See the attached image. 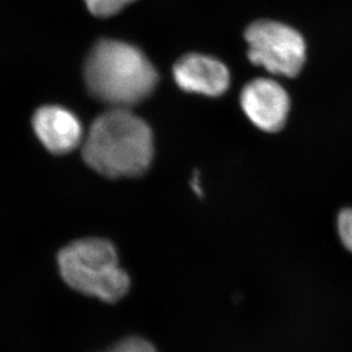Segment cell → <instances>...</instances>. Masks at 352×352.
Returning <instances> with one entry per match:
<instances>
[{
	"mask_svg": "<svg viewBox=\"0 0 352 352\" xmlns=\"http://www.w3.org/2000/svg\"><path fill=\"white\" fill-rule=\"evenodd\" d=\"M338 234L346 250L352 253V208H344L338 215Z\"/></svg>",
	"mask_w": 352,
	"mask_h": 352,
	"instance_id": "cell-10",
	"label": "cell"
},
{
	"mask_svg": "<svg viewBox=\"0 0 352 352\" xmlns=\"http://www.w3.org/2000/svg\"><path fill=\"white\" fill-rule=\"evenodd\" d=\"M32 127L45 148L54 155H65L78 148L84 138L79 119L60 105H45L32 117Z\"/></svg>",
	"mask_w": 352,
	"mask_h": 352,
	"instance_id": "cell-7",
	"label": "cell"
},
{
	"mask_svg": "<svg viewBox=\"0 0 352 352\" xmlns=\"http://www.w3.org/2000/svg\"><path fill=\"white\" fill-rule=\"evenodd\" d=\"M248 58L272 75L296 77L305 63L307 47L301 34L276 21L260 20L245 31Z\"/></svg>",
	"mask_w": 352,
	"mask_h": 352,
	"instance_id": "cell-4",
	"label": "cell"
},
{
	"mask_svg": "<svg viewBox=\"0 0 352 352\" xmlns=\"http://www.w3.org/2000/svg\"><path fill=\"white\" fill-rule=\"evenodd\" d=\"M94 16L110 17L124 10L135 0H84Z\"/></svg>",
	"mask_w": 352,
	"mask_h": 352,
	"instance_id": "cell-8",
	"label": "cell"
},
{
	"mask_svg": "<svg viewBox=\"0 0 352 352\" xmlns=\"http://www.w3.org/2000/svg\"><path fill=\"white\" fill-rule=\"evenodd\" d=\"M84 78L89 94L111 109H129L153 94L158 74L139 48L101 39L88 54Z\"/></svg>",
	"mask_w": 352,
	"mask_h": 352,
	"instance_id": "cell-2",
	"label": "cell"
},
{
	"mask_svg": "<svg viewBox=\"0 0 352 352\" xmlns=\"http://www.w3.org/2000/svg\"><path fill=\"white\" fill-rule=\"evenodd\" d=\"M241 105L245 115L258 129L263 132L277 133L287 122L291 98L279 82L258 78L243 88Z\"/></svg>",
	"mask_w": 352,
	"mask_h": 352,
	"instance_id": "cell-5",
	"label": "cell"
},
{
	"mask_svg": "<svg viewBox=\"0 0 352 352\" xmlns=\"http://www.w3.org/2000/svg\"><path fill=\"white\" fill-rule=\"evenodd\" d=\"M176 85L188 93L221 96L230 86V72L217 58L191 53L176 61L173 67Z\"/></svg>",
	"mask_w": 352,
	"mask_h": 352,
	"instance_id": "cell-6",
	"label": "cell"
},
{
	"mask_svg": "<svg viewBox=\"0 0 352 352\" xmlns=\"http://www.w3.org/2000/svg\"><path fill=\"white\" fill-rule=\"evenodd\" d=\"M191 186H192L193 191L196 193L197 196H201V189L199 186V175L198 173H195L192 179H191Z\"/></svg>",
	"mask_w": 352,
	"mask_h": 352,
	"instance_id": "cell-11",
	"label": "cell"
},
{
	"mask_svg": "<svg viewBox=\"0 0 352 352\" xmlns=\"http://www.w3.org/2000/svg\"><path fill=\"white\" fill-rule=\"evenodd\" d=\"M58 263L65 284L101 301L115 303L131 287L129 274L119 267L115 246L101 238H86L69 244L58 253Z\"/></svg>",
	"mask_w": 352,
	"mask_h": 352,
	"instance_id": "cell-3",
	"label": "cell"
},
{
	"mask_svg": "<svg viewBox=\"0 0 352 352\" xmlns=\"http://www.w3.org/2000/svg\"><path fill=\"white\" fill-rule=\"evenodd\" d=\"M149 125L129 109H110L88 129L82 158L88 166L110 179L138 177L153 160Z\"/></svg>",
	"mask_w": 352,
	"mask_h": 352,
	"instance_id": "cell-1",
	"label": "cell"
},
{
	"mask_svg": "<svg viewBox=\"0 0 352 352\" xmlns=\"http://www.w3.org/2000/svg\"><path fill=\"white\" fill-rule=\"evenodd\" d=\"M103 352H157L156 348L139 336H129Z\"/></svg>",
	"mask_w": 352,
	"mask_h": 352,
	"instance_id": "cell-9",
	"label": "cell"
}]
</instances>
